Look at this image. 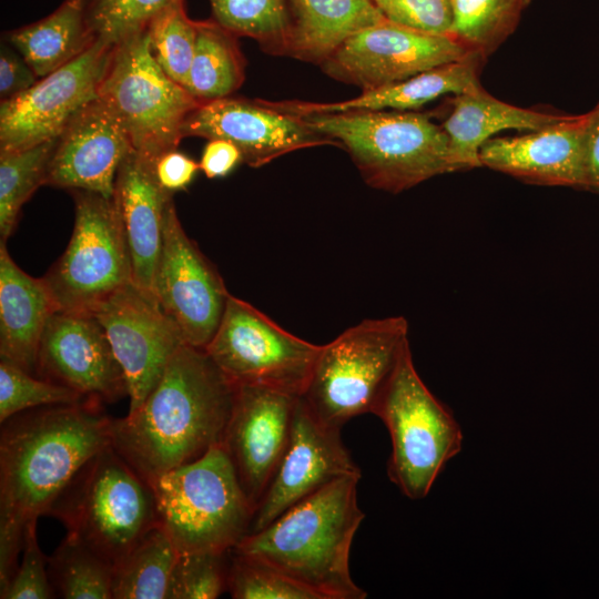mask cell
I'll return each mask as SVG.
<instances>
[{"instance_id":"20","label":"cell","mask_w":599,"mask_h":599,"mask_svg":"<svg viewBox=\"0 0 599 599\" xmlns=\"http://www.w3.org/2000/svg\"><path fill=\"white\" fill-rule=\"evenodd\" d=\"M133 151L112 108L100 97L83 106L55 140L45 184L111 199L118 170Z\"/></svg>"},{"instance_id":"14","label":"cell","mask_w":599,"mask_h":599,"mask_svg":"<svg viewBox=\"0 0 599 599\" xmlns=\"http://www.w3.org/2000/svg\"><path fill=\"white\" fill-rule=\"evenodd\" d=\"M471 53L453 35L427 33L385 19L348 38L321 67L331 78L364 91Z\"/></svg>"},{"instance_id":"26","label":"cell","mask_w":599,"mask_h":599,"mask_svg":"<svg viewBox=\"0 0 599 599\" xmlns=\"http://www.w3.org/2000/svg\"><path fill=\"white\" fill-rule=\"evenodd\" d=\"M292 32L288 55L322 64L348 38L384 21L374 0H287Z\"/></svg>"},{"instance_id":"23","label":"cell","mask_w":599,"mask_h":599,"mask_svg":"<svg viewBox=\"0 0 599 599\" xmlns=\"http://www.w3.org/2000/svg\"><path fill=\"white\" fill-rule=\"evenodd\" d=\"M485 57L475 52L461 60L438 65L404 81L364 90L358 97L345 101H271V105L300 116L346 111H416L444 94L459 95L481 87L479 69Z\"/></svg>"},{"instance_id":"38","label":"cell","mask_w":599,"mask_h":599,"mask_svg":"<svg viewBox=\"0 0 599 599\" xmlns=\"http://www.w3.org/2000/svg\"><path fill=\"white\" fill-rule=\"evenodd\" d=\"M229 552L180 554L166 599H214L227 590Z\"/></svg>"},{"instance_id":"42","label":"cell","mask_w":599,"mask_h":599,"mask_svg":"<svg viewBox=\"0 0 599 599\" xmlns=\"http://www.w3.org/2000/svg\"><path fill=\"white\" fill-rule=\"evenodd\" d=\"M581 189L599 195V102L585 113Z\"/></svg>"},{"instance_id":"30","label":"cell","mask_w":599,"mask_h":599,"mask_svg":"<svg viewBox=\"0 0 599 599\" xmlns=\"http://www.w3.org/2000/svg\"><path fill=\"white\" fill-rule=\"evenodd\" d=\"M114 566L68 535L48 557L54 596L63 599H113Z\"/></svg>"},{"instance_id":"41","label":"cell","mask_w":599,"mask_h":599,"mask_svg":"<svg viewBox=\"0 0 599 599\" xmlns=\"http://www.w3.org/2000/svg\"><path fill=\"white\" fill-rule=\"evenodd\" d=\"M39 78L21 54L6 41L0 50V100H9L29 88Z\"/></svg>"},{"instance_id":"27","label":"cell","mask_w":599,"mask_h":599,"mask_svg":"<svg viewBox=\"0 0 599 599\" xmlns=\"http://www.w3.org/2000/svg\"><path fill=\"white\" fill-rule=\"evenodd\" d=\"M4 41L21 54L39 79L70 62L94 42L85 24L83 0H63L47 17L7 32Z\"/></svg>"},{"instance_id":"16","label":"cell","mask_w":599,"mask_h":599,"mask_svg":"<svg viewBox=\"0 0 599 599\" xmlns=\"http://www.w3.org/2000/svg\"><path fill=\"white\" fill-rule=\"evenodd\" d=\"M351 475L362 476L341 438V428L318 422L297 398L287 446L258 502L250 526L255 532L284 511Z\"/></svg>"},{"instance_id":"17","label":"cell","mask_w":599,"mask_h":599,"mask_svg":"<svg viewBox=\"0 0 599 599\" xmlns=\"http://www.w3.org/2000/svg\"><path fill=\"white\" fill-rule=\"evenodd\" d=\"M182 136L226 140L252 167L306 148L339 146L312 130L298 115L276 110L261 99L232 97L201 103L185 120Z\"/></svg>"},{"instance_id":"15","label":"cell","mask_w":599,"mask_h":599,"mask_svg":"<svg viewBox=\"0 0 599 599\" xmlns=\"http://www.w3.org/2000/svg\"><path fill=\"white\" fill-rule=\"evenodd\" d=\"M126 379L129 412L138 408L160 380L169 361L185 344L156 300L128 283L93 313Z\"/></svg>"},{"instance_id":"4","label":"cell","mask_w":599,"mask_h":599,"mask_svg":"<svg viewBox=\"0 0 599 599\" xmlns=\"http://www.w3.org/2000/svg\"><path fill=\"white\" fill-rule=\"evenodd\" d=\"M301 118L312 130L343 146L374 189L399 193L457 171L448 135L426 113L346 111Z\"/></svg>"},{"instance_id":"36","label":"cell","mask_w":599,"mask_h":599,"mask_svg":"<svg viewBox=\"0 0 599 599\" xmlns=\"http://www.w3.org/2000/svg\"><path fill=\"white\" fill-rule=\"evenodd\" d=\"M84 398L67 386L43 379L13 363L0 359V423L24 410L73 404Z\"/></svg>"},{"instance_id":"18","label":"cell","mask_w":599,"mask_h":599,"mask_svg":"<svg viewBox=\"0 0 599 599\" xmlns=\"http://www.w3.org/2000/svg\"><path fill=\"white\" fill-rule=\"evenodd\" d=\"M37 376L85 398L113 403L128 396L124 372L94 315L55 311L44 328Z\"/></svg>"},{"instance_id":"8","label":"cell","mask_w":599,"mask_h":599,"mask_svg":"<svg viewBox=\"0 0 599 599\" xmlns=\"http://www.w3.org/2000/svg\"><path fill=\"white\" fill-rule=\"evenodd\" d=\"M373 414L390 436L389 479L410 499L426 497L447 461L461 450L463 433L451 412L419 377L409 346Z\"/></svg>"},{"instance_id":"2","label":"cell","mask_w":599,"mask_h":599,"mask_svg":"<svg viewBox=\"0 0 599 599\" xmlns=\"http://www.w3.org/2000/svg\"><path fill=\"white\" fill-rule=\"evenodd\" d=\"M102 402L43 406L16 414L0 430V539L22 542L28 522L48 515L79 469L111 445Z\"/></svg>"},{"instance_id":"29","label":"cell","mask_w":599,"mask_h":599,"mask_svg":"<svg viewBox=\"0 0 599 599\" xmlns=\"http://www.w3.org/2000/svg\"><path fill=\"white\" fill-rule=\"evenodd\" d=\"M179 555L158 521L114 566L113 599H166Z\"/></svg>"},{"instance_id":"11","label":"cell","mask_w":599,"mask_h":599,"mask_svg":"<svg viewBox=\"0 0 599 599\" xmlns=\"http://www.w3.org/2000/svg\"><path fill=\"white\" fill-rule=\"evenodd\" d=\"M319 348L230 294L220 325L204 349L235 385L262 386L300 397Z\"/></svg>"},{"instance_id":"5","label":"cell","mask_w":599,"mask_h":599,"mask_svg":"<svg viewBox=\"0 0 599 599\" xmlns=\"http://www.w3.org/2000/svg\"><path fill=\"white\" fill-rule=\"evenodd\" d=\"M48 516L113 566L159 521L152 486L112 445L79 469Z\"/></svg>"},{"instance_id":"25","label":"cell","mask_w":599,"mask_h":599,"mask_svg":"<svg viewBox=\"0 0 599 599\" xmlns=\"http://www.w3.org/2000/svg\"><path fill=\"white\" fill-rule=\"evenodd\" d=\"M569 114L524 109L490 95L479 87L451 99V112L443 124L457 171L481 166L480 146L504 130L538 131Z\"/></svg>"},{"instance_id":"21","label":"cell","mask_w":599,"mask_h":599,"mask_svg":"<svg viewBox=\"0 0 599 599\" xmlns=\"http://www.w3.org/2000/svg\"><path fill=\"white\" fill-rule=\"evenodd\" d=\"M585 113L530 133L487 140L479 150L481 166L526 183L581 189Z\"/></svg>"},{"instance_id":"28","label":"cell","mask_w":599,"mask_h":599,"mask_svg":"<svg viewBox=\"0 0 599 599\" xmlns=\"http://www.w3.org/2000/svg\"><path fill=\"white\" fill-rule=\"evenodd\" d=\"M196 27L185 89L200 103L231 97L245 79V59L236 35L216 21H196Z\"/></svg>"},{"instance_id":"6","label":"cell","mask_w":599,"mask_h":599,"mask_svg":"<svg viewBox=\"0 0 599 599\" xmlns=\"http://www.w3.org/2000/svg\"><path fill=\"white\" fill-rule=\"evenodd\" d=\"M151 486L159 522L180 554L229 552L250 531L254 509L222 445Z\"/></svg>"},{"instance_id":"1","label":"cell","mask_w":599,"mask_h":599,"mask_svg":"<svg viewBox=\"0 0 599 599\" xmlns=\"http://www.w3.org/2000/svg\"><path fill=\"white\" fill-rule=\"evenodd\" d=\"M235 392L204 348L183 344L143 403L112 419L111 445L151 485L222 444Z\"/></svg>"},{"instance_id":"40","label":"cell","mask_w":599,"mask_h":599,"mask_svg":"<svg viewBox=\"0 0 599 599\" xmlns=\"http://www.w3.org/2000/svg\"><path fill=\"white\" fill-rule=\"evenodd\" d=\"M395 23L433 34L451 35V0H374Z\"/></svg>"},{"instance_id":"32","label":"cell","mask_w":599,"mask_h":599,"mask_svg":"<svg viewBox=\"0 0 599 599\" xmlns=\"http://www.w3.org/2000/svg\"><path fill=\"white\" fill-rule=\"evenodd\" d=\"M55 140L19 151L0 153V236L13 233L21 210L37 189L45 184Z\"/></svg>"},{"instance_id":"7","label":"cell","mask_w":599,"mask_h":599,"mask_svg":"<svg viewBox=\"0 0 599 599\" xmlns=\"http://www.w3.org/2000/svg\"><path fill=\"white\" fill-rule=\"evenodd\" d=\"M408 346L405 317L364 319L321 345L300 397L318 422L331 427L342 428L353 417L373 414Z\"/></svg>"},{"instance_id":"34","label":"cell","mask_w":599,"mask_h":599,"mask_svg":"<svg viewBox=\"0 0 599 599\" xmlns=\"http://www.w3.org/2000/svg\"><path fill=\"white\" fill-rule=\"evenodd\" d=\"M151 51L161 69L176 83L186 87L197 27L177 0L158 14L148 27Z\"/></svg>"},{"instance_id":"31","label":"cell","mask_w":599,"mask_h":599,"mask_svg":"<svg viewBox=\"0 0 599 599\" xmlns=\"http://www.w3.org/2000/svg\"><path fill=\"white\" fill-rule=\"evenodd\" d=\"M214 21L257 41L262 50L288 55L292 17L287 0H210Z\"/></svg>"},{"instance_id":"12","label":"cell","mask_w":599,"mask_h":599,"mask_svg":"<svg viewBox=\"0 0 599 599\" xmlns=\"http://www.w3.org/2000/svg\"><path fill=\"white\" fill-rule=\"evenodd\" d=\"M114 45L94 41L80 55L0 103V153L57 139L99 97Z\"/></svg>"},{"instance_id":"9","label":"cell","mask_w":599,"mask_h":599,"mask_svg":"<svg viewBox=\"0 0 599 599\" xmlns=\"http://www.w3.org/2000/svg\"><path fill=\"white\" fill-rule=\"evenodd\" d=\"M99 97L120 119L133 150L154 163L177 149L185 120L201 104L161 69L148 29L114 45Z\"/></svg>"},{"instance_id":"10","label":"cell","mask_w":599,"mask_h":599,"mask_svg":"<svg viewBox=\"0 0 599 599\" xmlns=\"http://www.w3.org/2000/svg\"><path fill=\"white\" fill-rule=\"evenodd\" d=\"M74 226L42 281L57 311L91 314L133 281L132 262L113 199L73 190Z\"/></svg>"},{"instance_id":"13","label":"cell","mask_w":599,"mask_h":599,"mask_svg":"<svg viewBox=\"0 0 599 599\" xmlns=\"http://www.w3.org/2000/svg\"><path fill=\"white\" fill-rule=\"evenodd\" d=\"M153 293L184 343L205 348L220 325L230 293L215 266L185 233L173 200L165 211Z\"/></svg>"},{"instance_id":"24","label":"cell","mask_w":599,"mask_h":599,"mask_svg":"<svg viewBox=\"0 0 599 599\" xmlns=\"http://www.w3.org/2000/svg\"><path fill=\"white\" fill-rule=\"evenodd\" d=\"M57 311L41 278L22 271L0 242V358L37 376L40 342Z\"/></svg>"},{"instance_id":"39","label":"cell","mask_w":599,"mask_h":599,"mask_svg":"<svg viewBox=\"0 0 599 599\" xmlns=\"http://www.w3.org/2000/svg\"><path fill=\"white\" fill-rule=\"evenodd\" d=\"M37 520L26 526L22 561L8 587L0 592L1 599H50L54 598L48 575V557L42 552L37 538Z\"/></svg>"},{"instance_id":"44","label":"cell","mask_w":599,"mask_h":599,"mask_svg":"<svg viewBox=\"0 0 599 599\" xmlns=\"http://www.w3.org/2000/svg\"><path fill=\"white\" fill-rule=\"evenodd\" d=\"M241 162V152L233 143L212 139L206 143L199 163L206 177L217 179L230 174Z\"/></svg>"},{"instance_id":"22","label":"cell","mask_w":599,"mask_h":599,"mask_svg":"<svg viewBox=\"0 0 599 599\" xmlns=\"http://www.w3.org/2000/svg\"><path fill=\"white\" fill-rule=\"evenodd\" d=\"M154 166L153 161L131 151L118 170L112 196L131 255L133 283L153 297L165 211L173 200V193L159 183Z\"/></svg>"},{"instance_id":"45","label":"cell","mask_w":599,"mask_h":599,"mask_svg":"<svg viewBox=\"0 0 599 599\" xmlns=\"http://www.w3.org/2000/svg\"><path fill=\"white\" fill-rule=\"evenodd\" d=\"M529 1V0H528Z\"/></svg>"},{"instance_id":"43","label":"cell","mask_w":599,"mask_h":599,"mask_svg":"<svg viewBox=\"0 0 599 599\" xmlns=\"http://www.w3.org/2000/svg\"><path fill=\"white\" fill-rule=\"evenodd\" d=\"M154 169L161 186L174 193L186 189L193 182L200 163L177 150H172L156 160Z\"/></svg>"},{"instance_id":"35","label":"cell","mask_w":599,"mask_h":599,"mask_svg":"<svg viewBox=\"0 0 599 599\" xmlns=\"http://www.w3.org/2000/svg\"><path fill=\"white\" fill-rule=\"evenodd\" d=\"M177 0H83L88 31L94 41L115 45L148 29Z\"/></svg>"},{"instance_id":"33","label":"cell","mask_w":599,"mask_h":599,"mask_svg":"<svg viewBox=\"0 0 599 599\" xmlns=\"http://www.w3.org/2000/svg\"><path fill=\"white\" fill-rule=\"evenodd\" d=\"M528 0H451V35L468 50L487 57L514 30Z\"/></svg>"},{"instance_id":"3","label":"cell","mask_w":599,"mask_h":599,"mask_svg":"<svg viewBox=\"0 0 599 599\" xmlns=\"http://www.w3.org/2000/svg\"><path fill=\"white\" fill-rule=\"evenodd\" d=\"M361 477L328 484L247 534L232 550L281 571L317 599L366 598L349 570L352 542L365 517L357 504Z\"/></svg>"},{"instance_id":"19","label":"cell","mask_w":599,"mask_h":599,"mask_svg":"<svg viewBox=\"0 0 599 599\" xmlns=\"http://www.w3.org/2000/svg\"><path fill=\"white\" fill-rule=\"evenodd\" d=\"M298 397L255 385H236L222 440L254 511L285 451Z\"/></svg>"},{"instance_id":"37","label":"cell","mask_w":599,"mask_h":599,"mask_svg":"<svg viewBox=\"0 0 599 599\" xmlns=\"http://www.w3.org/2000/svg\"><path fill=\"white\" fill-rule=\"evenodd\" d=\"M227 591L234 599H317L314 592L281 571L233 550Z\"/></svg>"}]
</instances>
